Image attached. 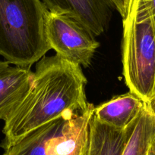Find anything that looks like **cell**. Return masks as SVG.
Listing matches in <instances>:
<instances>
[{
  "label": "cell",
  "mask_w": 155,
  "mask_h": 155,
  "mask_svg": "<svg viewBox=\"0 0 155 155\" xmlns=\"http://www.w3.org/2000/svg\"><path fill=\"white\" fill-rule=\"evenodd\" d=\"M87 79L80 65L57 54L40 59L30 90L5 121V150L36 129L86 110Z\"/></svg>",
  "instance_id": "cell-1"
},
{
  "label": "cell",
  "mask_w": 155,
  "mask_h": 155,
  "mask_svg": "<svg viewBox=\"0 0 155 155\" xmlns=\"http://www.w3.org/2000/svg\"><path fill=\"white\" fill-rule=\"evenodd\" d=\"M48 13L41 0H0V55L6 61L30 68L51 49Z\"/></svg>",
  "instance_id": "cell-2"
},
{
  "label": "cell",
  "mask_w": 155,
  "mask_h": 155,
  "mask_svg": "<svg viewBox=\"0 0 155 155\" xmlns=\"http://www.w3.org/2000/svg\"><path fill=\"white\" fill-rule=\"evenodd\" d=\"M122 74L129 92L155 104V21L144 0H132L122 19Z\"/></svg>",
  "instance_id": "cell-3"
},
{
  "label": "cell",
  "mask_w": 155,
  "mask_h": 155,
  "mask_svg": "<svg viewBox=\"0 0 155 155\" xmlns=\"http://www.w3.org/2000/svg\"><path fill=\"white\" fill-rule=\"evenodd\" d=\"M46 39L51 49L65 60L88 68L99 43L94 35L74 20L49 12Z\"/></svg>",
  "instance_id": "cell-4"
},
{
  "label": "cell",
  "mask_w": 155,
  "mask_h": 155,
  "mask_svg": "<svg viewBox=\"0 0 155 155\" xmlns=\"http://www.w3.org/2000/svg\"><path fill=\"white\" fill-rule=\"evenodd\" d=\"M51 13L74 20L94 36L104 33L109 27L113 8L109 0H42Z\"/></svg>",
  "instance_id": "cell-5"
},
{
  "label": "cell",
  "mask_w": 155,
  "mask_h": 155,
  "mask_svg": "<svg viewBox=\"0 0 155 155\" xmlns=\"http://www.w3.org/2000/svg\"><path fill=\"white\" fill-rule=\"evenodd\" d=\"M94 108L89 104L86 110L67 119L59 133L47 143L46 154L87 155Z\"/></svg>",
  "instance_id": "cell-6"
},
{
  "label": "cell",
  "mask_w": 155,
  "mask_h": 155,
  "mask_svg": "<svg viewBox=\"0 0 155 155\" xmlns=\"http://www.w3.org/2000/svg\"><path fill=\"white\" fill-rule=\"evenodd\" d=\"M33 72L0 61V120L5 121L30 90Z\"/></svg>",
  "instance_id": "cell-7"
},
{
  "label": "cell",
  "mask_w": 155,
  "mask_h": 155,
  "mask_svg": "<svg viewBox=\"0 0 155 155\" xmlns=\"http://www.w3.org/2000/svg\"><path fill=\"white\" fill-rule=\"evenodd\" d=\"M145 103L131 92L114 97L94 108V116L102 124L125 130L133 124Z\"/></svg>",
  "instance_id": "cell-8"
},
{
  "label": "cell",
  "mask_w": 155,
  "mask_h": 155,
  "mask_svg": "<svg viewBox=\"0 0 155 155\" xmlns=\"http://www.w3.org/2000/svg\"><path fill=\"white\" fill-rule=\"evenodd\" d=\"M137 119L129 127L121 130L102 124L93 114L87 155H122Z\"/></svg>",
  "instance_id": "cell-9"
},
{
  "label": "cell",
  "mask_w": 155,
  "mask_h": 155,
  "mask_svg": "<svg viewBox=\"0 0 155 155\" xmlns=\"http://www.w3.org/2000/svg\"><path fill=\"white\" fill-rule=\"evenodd\" d=\"M68 118L55 120L30 132L6 148L3 155H46L47 143L59 133Z\"/></svg>",
  "instance_id": "cell-10"
},
{
  "label": "cell",
  "mask_w": 155,
  "mask_h": 155,
  "mask_svg": "<svg viewBox=\"0 0 155 155\" xmlns=\"http://www.w3.org/2000/svg\"><path fill=\"white\" fill-rule=\"evenodd\" d=\"M155 138L154 104H144L122 155H147Z\"/></svg>",
  "instance_id": "cell-11"
},
{
  "label": "cell",
  "mask_w": 155,
  "mask_h": 155,
  "mask_svg": "<svg viewBox=\"0 0 155 155\" xmlns=\"http://www.w3.org/2000/svg\"><path fill=\"white\" fill-rule=\"evenodd\" d=\"M112 3L113 8L116 9L117 12L121 15L122 18H125L129 12L132 0H109Z\"/></svg>",
  "instance_id": "cell-12"
},
{
  "label": "cell",
  "mask_w": 155,
  "mask_h": 155,
  "mask_svg": "<svg viewBox=\"0 0 155 155\" xmlns=\"http://www.w3.org/2000/svg\"><path fill=\"white\" fill-rule=\"evenodd\" d=\"M144 2L148 7L153 20L155 21V0H144Z\"/></svg>",
  "instance_id": "cell-13"
},
{
  "label": "cell",
  "mask_w": 155,
  "mask_h": 155,
  "mask_svg": "<svg viewBox=\"0 0 155 155\" xmlns=\"http://www.w3.org/2000/svg\"><path fill=\"white\" fill-rule=\"evenodd\" d=\"M150 151H152L153 155H155V138L153 141V143H152L151 146H150Z\"/></svg>",
  "instance_id": "cell-14"
},
{
  "label": "cell",
  "mask_w": 155,
  "mask_h": 155,
  "mask_svg": "<svg viewBox=\"0 0 155 155\" xmlns=\"http://www.w3.org/2000/svg\"><path fill=\"white\" fill-rule=\"evenodd\" d=\"M147 155H153V153H152V151H150V150H149V152H148V154H147Z\"/></svg>",
  "instance_id": "cell-15"
}]
</instances>
